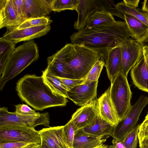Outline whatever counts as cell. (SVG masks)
<instances>
[{
  "mask_svg": "<svg viewBox=\"0 0 148 148\" xmlns=\"http://www.w3.org/2000/svg\"><path fill=\"white\" fill-rule=\"evenodd\" d=\"M142 10L148 14V0H145L143 3Z\"/></svg>",
  "mask_w": 148,
  "mask_h": 148,
  "instance_id": "b9f144b4",
  "label": "cell"
},
{
  "mask_svg": "<svg viewBox=\"0 0 148 148\" xmlns=\"http://www.w3.org/2000/svg\"><path fill=\"white\" fill-rule=\"evenodd\" d=\"M15 10L18 15L24 21L26 20L24 0H12Z\"/></svg>",
  "mask_w": 148,
  "mask_h": 148,
  "instance_id": "d590c367",
  "label": "cell"
},
{
  "mask_svg": "<svg viewBox=\"0 0 148 148\" xmlns=\"http://www.w3.org/2000/svg\"><path fill=\"white\" fill-rule=\"evenodd\" d=\"M140 0H124L123 1L127 5L137 8L138 7Z\"/></svg>",
  "mask_w": 148,
  "mask_h": 148,
  "instance_id": "f35d334b",
  "label": "cell"
},
{
  "mask_svg": "<svg viewBox=\"0 0 148 148\" xmlns=\"http://www.w3.org/2000/svg\"><path fill=\"white\" fill-rule=\"evenodd\" d=\"M10 142L36 143L41 145L40 134L34 128L14 126L0 128V144Z\"/></svg>",
  "mask_w": 148,
  "mask_h": 148,
  "instance_id": "9c48e42d",
  "label": "cell"
},
{
  "mask_svg": "<svg viewBox=\"0 0 148 148\" xmlns=\"http://www.w3.org/2000/svg\"><path fill=\"white\" fill-rule=\"evenodd\" d=\"M123 15L131 37L140 43L148 32V26L132 16L126 14Z\"/></svg>",
  "mask_w": 148,
  "mask_h": 148,
  "instance_id": "7402d4cb",
  "label": "cell"
},
{
  "mask_svg": "<svg viewBox=\"0 0 148 148\" xmlns=\"http://www.w3.org/2000/svg\"><path fill=\"white\" fill-rule=\"evenodd\" d=\"M39 57L36 44L33 40L27 42L15 48L7 60L0 78V89Z\"/></svg>",
  "mask_w": 148,
  "mask_h": 148,
  "instance_id": "3957f363",
  "label": "cell"
},
{
  "mask_svg": "<svg viewBox=\"0 0 148 148\" xmlns=\"http://www.w3.org/2000/svg\"><path fill=\"white\" fill-rule=\"evenodd\" d=\"M104 64V63L102 60L101 59L98 60L86 77V81L91 82L98 81Z\"/></svg>",
  "mask_w": 148,
  "mask_h": 148,
  "instance_id": "4dcf8cb0",
  "label": "cell"
},
{
  "mask_svg": "<svg viewBox=\"0 0 148 148\" xmlns=\"http://www.w3.org/2000/svg\"><path fill=\"white\" fill-rule=\"evenodd\" d=\"M40 145L36 143H29L21 148H40Z\"/></svg>",
  "mask_w": 148,
  "mask_h": 148,
  "instance_id": "60d3db41",
  "label": "cell"
},
{
  "mask_svg": "<svg viewBox=\"0 0 148 148\" xmlns=\"http://www.w3.org/2000/svg\"><path fill=\"white\" fill-rule=\"evenodd\" d=\"M115 21L113 16L110 13L105 11H98L89 17L85 27L90 29L112 23Z\"/></svg>",
  "mask_w": 148,
  "mask_h": 148,
  "instance_id": "d4e9b609",
  "label": "cell"
},
{
  "mask_svg": "<svg viewBox=\"0 0 148 148\" xmlns=\"http://www.w3.org/2000/svg\"><path fill=\"white\" fill-rule=\"evenodd\" d=\"M29 144L24 142H10L0 144V148H21Z\"/></svg>",
  "mask_w": 148,
  "mask_h": 148,
  "instance_id": "8d00e7d4",
  "label": "cell"
},
{
  "mask_svg": "<svg viewBox=\"0 0 148 148\" xmlns=\"http://www.w3.org/2000/svg\"><path fill=\"white\" fill-rule=\"evenodd\" d=\"M64 126L49 127L38 131L42 142L49 148H69L63 131Z\"/></svg>",
  "mask_w": 148,
  "mask_h": 148,
  "instance_id": "2e32d148",
  "label": "cell"
},
{
  "mask_svg": "<svg viewBox=\"0 0 148 148\" xmlns=\"http://www.w3.org/2000/svg\"><path fill=\"white\" fill-rule=\"evenodd\" d=\"M132 95L127 77L122 72L119 73L111 83L110 95L119 121L124 118L132 106Z\"/></svg>",
  "mask_w": 148,
  "mask_h": 148,
  "instance_id": "8992f818",
  "label": "cell"
},
{
  "mask_svg": "<svg viewBox=\"0 0 148 148\" xmlns=\"http://www.w3.org/2000/svg\"><path fill=\"white\" fill-rule=\"evenodd\" d=\"M116 5L119 11L123 15L126 14L132 16L148 26V19L146 12L128 6L123 1L118 3Z\"/></svg>",
  "mask_w": 148,
  "mask_h": 148,
  "instance_id": "4316f807",
  "label": "cell"
},
{
  "mask_svg": "<svg viewBox=\"0 0 148 148\" xmlns=\"http://www.w3.org/2000/svg\"><path fill=\"white\" fill-rule=\"evenodd\" d=\"M99 113L98 99L77 109L71 119L73 123L75 131L90 125Z\"/></svg>",
  "mask_w": 148,
  "mask_h": 148,
  "instance_id": "8fae6325",
  "label": "cell"
},
{
  "mask_svg": "<svg viewBox=\"0 0 148 148\" xmlns=\"http://www.w3.org/2000/svg\"><path fill=\"white\" fill-rule=\"evenodd\" d=\"M131 35L126 22H113L90 29L85 27L70 37L71 43L86 47L97 53L104 63L109 51L120 47Z\"/></svg>",
  "mask_w": 148,
  "mask_h": 148,
  "instance_id": "6da1fadb",
  "label": "cell"
},
{
  "mask_svg": "<svg viewBox=\"0 0 148 148\" xmlns=\"http://www.w3.org/2000/svg\"><path fill=\"white\" fill-rule=\"evenodd\" d=\"M40 148H49V147L45 143L42 142Z\"/></svg>",
  "mask_w": 148,
  "mask_h": 148,
  "instance_id": "f6af8a7d",
  "label": "cell"
},
{
  "mask_svg": "<svg viewBox=\"0 0 148 148\" xmlns=\"http://www.w3.org/2000/svg\"><path fill=\"white\" fill-rule=\"evenodd\" d=\"M114 127L102 119L99 114L91 125L82 129L94 136L104 137L107 135L111 136Z\"/></svg>",
  "mask_w": 148,
  "mask_h": 148,
  "instance_id": "603a6c76",
  "label": "cell"
},
{
  "mask_svg": "<svg viewBox=\"0 0 148 148\" xmlns=\"http://www.w3.org/2000/svg\"><path fill=\"white\" fill-rule=\"evenodd\" d=\"M130 75L133 83L137 87L148 92V68L143 56L131 69Z\"/></svg>",
  "mask_w": 148,
  "mask_h": 148,
  "instance_id": "d6986e66",
  "label": "cell"
},
{
  "mask_svg": "<svg viewBox=\"0 0 148 148\" xmlns=\"http://www.w3.org/2000/svg\"><path fill=\"white\" fill-rule=\"evenodd\" d=\"M122 65V73L127 77L130 70L143 57V46L131 38L120 47Z\"/></svg>",
  "mask_w": 148,
  "mask_h": 148,
  "instance_id": "30bf717a",
  "label": "cell"
},
{
  "mask_svg": "<svg viewBox=\"0 0 148 148\" xmlns=\"http://www.w3.org/2000/svg\"><path fill=\"white\" fill-rule=\"evenodd\" d=\"M143 56L148 68V47L143 46Z\"/></svg>",
  "mask_w": 148,
  "mask_h": 148,
  "instance_id": "ab89813d",
  "label": "cell"
},
{
  "mask_svg": "<svg viewBox=\"0 0 148 148\" xmlns=\"http://www.w3.org/2000/svg\"><path fill=\"white\" fill-rule=\"evenodd\" d=\"M112 145L109 148H126L122 140L113 139L112 141Z\"/></svg>",
  "mask_w": 148,
  "mask_h": 148,
  "instance_id": "74e56055",
  "label": "cell"
},
{
  "mask_svg": "<svg viewBox=\"0 0 148 148\" xmlns=\"http://www.w3.org/2000/svg\"><path fill=\"white\" fill-rule=\"evenodd\" d=\"M104 64L108 78L112 83L117 75L120 72H122V61L120 47L114 48L109 51Z\"/></svg>",
  "mask_w": 148,
  "mask_h": 148,
  "instance_id": "ffe728a7",
  "label": "cell"
},
{
  "mask_svg": "<svg viewBox=\"0 0 148 148\" xmlns=\"http://www.w3.org/2000/svg\"><path fill=\"white\" fill-rule=\"evenodd\" d=\"M16 44L12 41L0 38V75L2 74L5 65L15 48Z\"/></svg>",
  "mask_w": 148,
  "mask_h": 148,
  "instance_id": "484cf974",
  "label": "cell"
},
{
  "mask_svg": "<svg viewBox=\"0 0 148 148\" xmlns=\"http://www.w3.org/2000/svg\"><path fill=\"white\" fill-rule=\"evenodd\" d=\"M51 21L48 17L31 18L27 19L19 25L17 28V29L25 28L32 27L51 24Z\"/></svg>",
  "mask_w": 148,
  "mask_h": 148,
  "instance_id": "f1b7e54d",
  "label": "cell"
},
{
  "mask_svg": "<svg viewBox=\"0 0 148 148\" xmlns=\"http://www.w3.org/2000/svg\"><path fill=\"white\" fill-rule=\"evenodd\" d=\"M140 124L135 127L122 140L126 148H136Z\"/></svg>",
  "mask_w": 148,
  "mask_h": 148,
  "instance_id": "f546056e",
  "label": "cell"
},
{
  "mask_svg": "<svg viewBox=\"0 0 148 148\" xmlns=\"http://www.w3.org/2000/svg\"><path fill=\"white\" fill-rule=\"evenodd\" d=\"M146 15H147V19H148V14L147 13V12H146Z\"/></svg>",
  "mask_w": 148,
  "mask_h": 148,
  "instance_id": "7dc6e473",
  "label": "cell"
},
{
  "mask_svg": "<svg viewBox=\"0 0 148 148\" xmlns=\"http://www.w3.org/2000/svg\"><path fill=\"white\" fill-rule=\"evenodd\" d=\"M100 56L84 47L74 45L65 58L64 63L66 69L74 79H86Z\"/></svg>",
  "mask_w": 148,
  "mask_h": 148,
  "instance_id": "277c9868",
  "label": "cell"
},
{
  "mask_svg": "<svg viewBox=\"0 0 148 148\" xmlns=\"http://www.w3.org/2000/svg\"><path fill=\"white\" fill-rule=\"evenodd\" d=\"M95 148H109V146L103 144L101 145L98 146Z\"/></svg>",
  "mask_w": 148,
  "mask_h": 148,
  "instance_id": "ee69618b",
  "label": "cell"
},
{
  "mask_svg": "<svg viewBox=\"0 0 148 148\" xmlns=\"http://www.w3.org/2000/svg\"><path fill=\"white\" fill-rule=\"evenodd\" d=\"M15 112L17 114L24 115H37L40 114L39 112H36L25 104H18L15 105Z\"/></svg>",
  "mask_w": 148,
  "mask_h": 148,
  "instance_id": "e575fe53",
  "label": "cell"
},
{
  "mask_svg": "<svg viewBox=\"0 0 148 148\" xmlns=\"http://www.w3.org/2000/svg\"><path fill=\"white\" fill-rule=\"evenodd\" d=\"M53 0H24L26 20L46 17L52 11Z\"/></svg>",
  "mask_w": 148,
  "mask_h": 148,
  "instance_id": "ac0fdd59",
  "label": "cell"
},
{
  "mask_svg": "<svg viewBox=\"0 0 148 148\" xmlns=\"http://www.w3.org/2000/svg\"><path fill=\"white\" fill-rule=\"evenodd\" d=\"M99 114L106 122L114 127L119 122V119L110 95V86L98 99Z\"/></svg>",
  "mask_w": 148,
  "mask_h": 148,
  "instance_id": "e0dca14e",
  "label": "cell"
},
{
  "mask_svg": "<svg viewBox=\"0 0 148 148\" xmlns=\"http://www.w3.org/2000/svg\"><path fill=\"white\" fill-rule=\"evenodd\" d=\"M57 77L65 86L68 91L78 85L84 84L86 81V79H76Z\"/></svg>",
  "mask_w": 148,
  "mask_h": 148,
  "instance_id": "836d02e7",
  "label": "cell"
},
{
  "mask_svg": "<svg viewBox=\"0 0 148 148\" xmlns=\"http://www.w3.org/2000/svg\"><path fill=\"white\" fill-rule=\"evenodd\" d=\"M78 3V0H53L52 11L59 12L66 10H76Z\"/></svg>",
  "mask_w": 148,
  "mask_h": 148,
  "instance_id": "83f0119b",
  "label": "cell"
},
{
  "mask_svg": "<svg viewBox=\"0 0 148 148\" xmlns=\"http://www.w3.org/2000/svg\"><path fill=\"white\" fill-rule=\"evenodd\" d=\"M66 141L69 148H73L75 131L72 120L70 119L63 127Z\"/></svg>",
  "mask_w": 148,
  "mask_h": 148,
  "instance_id": "d6a6232c",
  "label": "cell"
},
{
  "mask_svg": "<svg viewBox=\"0 0 148 148\" xmlns=\"http://www.w3.org/2000/svg\"><path fill=\"white\" fill-rule=\"evenodd\" d=\"M17 27L7 28L6 32L2 37L16 44L22 41H31L45 35L51 29L50 24L21 29H17Z\"/></svg>",
  "mask_w": 148,
  "mask_h": 148,
  "instance_id": "7c38bea8",
  "label": "cell"
},
{
  "mask_svg": "<svg viewBox=\"0 0 148 148\" xmlns=\"http://www.w3.org/2000/svg\"><path fill=\"white\" fill-rule=\"evenodd\" d=\"M78 1L76 10L77 18L73 25L74 28L78 31L85 28L89 17L98 11H106L124 20L123 15L119 11L114 1L78 0Z\"/></svg>",
  "mask_w": 148,
  "mask_h": 148,
  "instance_id": "5b68a950",
  "label": "cell"
},
{
  "mask_svg": "<svg viewBox=\"0 0 148 148\" xmlns=\"http://www.w3.org/2000/svg\"><path fill=\"white\" fill-rule=\"evenodd\" d=\"M24 21L18 15L12 0H0V29L17 27Z\"/></svg>",
  "mask_w": 148,
  "mask_h": 148,
  "instance_id": "9a60e30c",
  "label": "cell"
},
{
  "mask_svg": "<svg viewBox=\"0 0 148 148\" xmlns=\"http://www.w3.org/2000/svg\"><path fill=\"white\" fill-rule=\"evenodd\" d=\"M140 44L143 47H148V32L144 39Z\"/></svg>",
  "mask_w": 148,
  "mask_h": 148,
  "instance_id": "7bdbcfd3",
  "label": "cell"
},
{
  "mask_svg": "<svg viewBox=\"0 0 148 148\" xmlns=\"http://www.w3.org/2000/svg\"><path fill=\"white\" fill-rule=\"evenodd\" d=\"M49 115L48 112L37 115H24L15 112H9L5 107L0 108V128L14 126L34 128L39 125L49 127Z\"/></svg>",
  "mask_w": 148,
  "mask_h": 148,
  "instance_id": "52a82bcc",
  "label": "cell"
},
{
  "mask_svg": "<svg viewBox=\"0 0 148 148\" xmlns=\"http://www.w3.org/2000/svg\"><path fill=\"white\" fill-rule=\"evenodd\" d=\"M42 72L41 76L44 82L54 93L69 98L67 89L57 77L49 73L46 69Z\"/></svg>",
  "mask_w": 148,
  "mask_h": 148,
  "instance_id": "cb8c5ba5",
  "label": "cell"
},
{
  "mask_svg": "<svg viewBox=\"0 0 148 148\" xmlns=\"http://www.w3.org/2000/svg\"><path fill=\"white\" fill-rule=\"evenodd\" d=\"M98 80L91 82L85 81L68 92L69 99L76 105L82 106L97 99V88Z\"/></svg>",
  "mask_w": 148,
  "mask_h": 148,
  "instance_id": "5bb4252c",
  "label": "cell"
},
{
  "mask_svg": "<svg viewBox=\"0 0 148 148\" xmlns=\"http://www.w3.org/2000/svg\"><path fill=\"white\" fill-rule=\"evenodd\" d=\"M103 137H98L84 131L82 129L75 132L73 148H95L103 144Z\"/></svg>",
  "mask_w": 148,
  "mask_h": 148,
  "instance_id": "44dd1931",
  "label": "cell"
},
{
  "mask_svg": "<svg viewBox=\"0 0 148 148\" xmlns=\"http://www.w3.org/2000/svg\"><path fill=\"white\" fill-rule=\"evenodd\" d=\"M72 43L65 45L60 49L47 58L46 69L52 75L63 78L74 79L73 75L66 69L64 63L67 55L73 46Z\"/></svg>",
  "mask_w": 148,
  "mask_h": 148,
  "instance_id": "4fadbf2b",
  "label": "cell"
},
{
  "mask_svg": "<svg viewBox=\"0 0 148 148\" xmlns=\"http://www.w3.org/2000/svg\"><path fill=\"white\" fill-rule=\"evenodd\" d=\"M138 138L139 146L142 145L148 147V112L140 124Z\"/></svg>",
  "mask_w": 148,
  "mask_h": 148,
  "instance_id": "1f68e13d",
  "label": "cell"
},
{
  "mask_svg": "<svg viewBox=\"0 0 148 148\" xmlns=\"http://www.w3.org/2000/svg\"><path fill=\"white\" fill-rule=\"evenodd\" d=\"M148 104V98L141 95L132 105L124 118L114 127L111 136L116 140H121L136 125L141 112Z\"/></svg>",
  "mask_w": 148,
  "mask_h": 148,
  "instance_id": "ba28073f",
  "label": "cell"
},
{
  "mask_svg": "<svg viewBox=\"0 0 148 148\" xmlns=\"http://www.w3.org/2000/svg\"><path fill=\"white\" fill-rule=\"evenodd\" d=\"M16 88L20 99L36 110L64 106L69 101L66 98L54 93L41 76L26 75L18 80Z\"/></svg>",
  "mask_w": 148,
  "mask_h": 148,
  "instance_id": "7a4b0ae2",
  "label": "cell"
},
{
  "mask_svg": "<svg viewBox=\"0 0 148 148\" xmlns=\"http://www.w3.org/2000/svg\"><path fill=\"white\" fill-rule=\"evenodd\" d=\"M140 148H148V147L144 145H141L139 146Z\"/></svg>",
  "mask_w": 148,
  "mask_h": 148,
  "instance_id": "bcb514c9",
  "label": "cell"
}]
</instances>
